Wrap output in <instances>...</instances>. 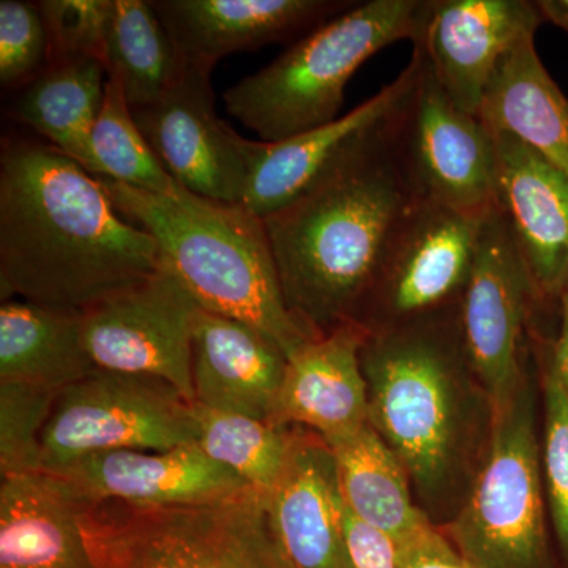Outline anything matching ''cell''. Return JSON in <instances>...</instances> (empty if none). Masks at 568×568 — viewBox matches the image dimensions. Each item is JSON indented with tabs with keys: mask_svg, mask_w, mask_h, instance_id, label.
<instances>
[{
	"mask_svg": "<svg viewBox=\"0 0 568 568\" xmlns=\"http://www.w3.org/2000/svg\"><path fill=\"white\" fill-rule=\"evenodd\" d=\"M182 61L213 70L234 52L304 39L349 9L343 0H159L151 2Z\"/></svg>",
	"mask_w": 568,
	"mask_h": 568,
	"instance_id": "obj_18",
	"label": "cell"
},
{
	"mask_svg": "<svg viewBox=\"0 0 568 568\" xmlns=\"http://www.w3.org/2000/svg\"><path fill=\"white\" fill-rule=\"evenodd\" d=\"M196 444L213 462L267 496L286 465L293 429L271 422L193 405Z\"/></svg>",
	"mask_w": 568,
	"mask_h": 568,
	"instance_id": "obj_28",
	"label": "cell"
},
{
	"mask_svg": "<svg viewBox=\"0 0 568 568\" xmlns=\"http://www.w3.org/2000/svg\"><path fill=\"white\" fill-rule=\"evenodd\" d=\"M478 118L489 132L511 134L568 175V97L541 62L536 36L504 55Z\"/></svg>",
	"mask_w": 568,
	"mask_h": 568,
	"instance_id": "obj_23",
	"label": "cell"
},
{
	"mask_svg": "<svg viewBox=\"0 0 568 568\" xmlns=\"http://www.w3.org/2000/svg\"><path fill=\"white\" fill-rule=\"evenodd\" d=\"M58 392L31 384L0 383V474L41 473V437Z\"/></svg>",
	"mask_w": 568,
	"mask_h": 568,
	"instance_id": "obj_31",
	"label": "cell"
},
{
	"mask_svg": "<svg viewBox=\"0 0 568 568\" xmlns=\"http://www.w3.org/2000/svg\"><path fill=\"white\" fill-rule=\"evenodd\" d=\"M162 267L155 241L69 155L11 138L0 156V291L82 313Z\"/></svg>",
	"mask_w": 568,
	"mask_h": 568,
	"instance_id": "obj_1",
	"label": "cell"
},
{
	"mask_svg": "<svg viewBox=\"0 0 568 568\" xmlns=\"http://www.w3.org/2000/svg\"><path fill=\"white\" fill-rule=\"evenodd\" d=\"M420 67L422 52L414 48L394 81L334 122L284 141L250 140V179L242 205L264 220L301 196L355 145L394 119L413 92Z\"/></svg>",
	"mask_w": 568,
	"mask_h": 568,
	"instance_id": "obj_15",
	"label": "cell"
},
{
	"mask_svg": "<svg viewBox=\"0 0 568 568\" xmlns=\"http://www.w3.org/2000/svg\"><path fill=\"white\" fill-rule=\"evenodd\" d=\"M99 181L118 211L155 241L162 264L200 308L252 325L287 357L312 342L284 302L263 219L183 189L166 196Z\"/></svg>",
	"mask_w": 568,
	"mask_h": 568,
	"instance_id": "obj_3",
	"label": "cell"
},
{
	"mask_svg": "<svg viewBox=\"0 0 568 568\" xmlns=\"http://www.w3.org/2000/svg\"><path fill=\"white\" fill-rule=\"evenodd\" d=\"M395 545L399 568H474L429 518Z\"/></svg>",
	"mask_w": 568,
	"mask_h": 568,
	"instance_id": "obj_34",
	"label": "cell"
},
{
	"mask_svg": "<svg viewBox=\"0 0 568 568\" xmlns=\"http://www.w3.org/2000/svg\"><path fill=\"white\" fill-rule=\"evenodd\" d=\"M538 339L568 394V293L560 304L558 334L552 338Z\"/></svg>",
	"mask_w": 568,
	"mask_h": 568,
	"instance_id": "obj_36",
	"label": "cell"
},
{
	"mask_svg": "<svg viewBox=\"0 0 568 568\" xmlns=\"http://www.w3.org/2000/svg\"><path fill=\"white\" fill-rule=\"evenodd\" d=\"M50 63V36L39 3L0 2V82L24 89Z\"/></svg>",
	"mask_w": 568,
	"mask_h": 568,
	"instance_id": "obj_32",
	"label": "cell"
},
{
	"mask_svg": "<svg viewBox=\"0 0 568 568\" xmlns=\"http://www.w3.org/2000/svg\"><path fill=\"white\" fill-rule=\"evenodd\" d=\"M544 24L529 0H432L420 39L433 77L459 110L480 115L504 55Z\"/></svg>",
	"mask_w": 568,
	"mask_h": 568,
	"instance_id": "obj_14",
	"label": "cell"
},
{
	"mask_svg": "<svg viewBox=\"0 0 568 568\" xmlns=\"http://www.w3.org/2000/svg\"><path fill=\"white\" fill-rule=\"evenodd\" d=\"M97 178L133 186L142 192L175 194L182 186L164 170L134 121L122 82L108 74L102 110L91 136Z\"/></svg>",
	"mask_w": 568,
	"mask_h": 568,
	"instance_id": "obj_29",
	"label": "cell"
},
{
	"mask_svg": "<svg viewBox=\"0 0 568 568\" xmlns=\"http://www.w3.org/2000/svg\"><path fill=\"white\" fill-rule=\"evenodd\" d=\"M429 10L432 0L354 2L227 89V114L263 142L284 141L334 122L354 74L396 41L416 43Z\"/></svg>",
	"mask_w": 568,
	"mask_h": 568,
	"instance_id": "obj_5",
	"label": "cell"
},
{
	"mask_svg": "<svg viewBox=\"0 0 568 568\" xmlns=\"http://www.w3.org/2000/svg\"><path fill=\"white\" fill-rule=\"evenodd\" d=\"M458 313L369 334L361 353L369 424L425 497L450 487L462 458L466 358Z\"/></svg>",
	"mask_w": 568,
	"mask_h": 568,
	"instance_id": "obj_4",
	"label": "cell"
},
{
	"mask_svg": "<svg viewBox=\"0 0 568 568\" xmlns=\"http://www.w3.org/2000/svg\"><path fill=\"white\" fill-rule=\"evenodd\" d=\"M114 6L115 0L39 2L50 36V61L61 58H95L104 63Z\"/></svg>",
	"mask_w": 568,
	"mask_h": 568,
	"instance_id": "obj_33",
	"label": "cell"
},
{
	"mask_svg": "<svg viewBox=\"0 0 568 568\" xmlns=\"http://www.w3.org/2000/svg\"><path fill=\"white\" fill-rule=\"evenodd\" d=\"M193 405L159 377L97 369L59 392L41 437V473L102 452L196 444Z\"/></svg>",
	"mask_w": 568,
	"mask_h": 568,
	"instance_id": "obj_8",
	"label": "cell"
},
{
	"mask_svg": "<svg viewBox=\"0 0 568 568\" xmlns=\"http://www.w3.org/2000/svg\"><path fill=\"white\" fill-rule=\"evenodd\" d=\"M567 293H568V278H567Z\"/></svg>",
	"mask_w": 568,
	"mask_h": 568,
	"instance_id": "obj_38",
	"label": "cell"
},
{
	"mask_svg": "<svg viewBox=\"0 0 568 568\" xmlns=\"http://www.w3.org/2000/svg\"><path fill=\"white\" fill-rule=\"evenodd\" d=\"M487 213L420 201L388 250L357 323L376 334L458 310Z\"/></svg>",
	"mask_w": 568,
	"mask_h": 568,
	"instance_id": "obj_10",
	"label": "cell"
},
{
	"mask_svg": "<svg viewBox=\"0 0 568 568\" xmlns=\"http://www.w3.org/2000/svg\"><path fill=\"white\" fill-rule=\"evenodd\" d=\"M82 503L52 474L2 478L0 568H99L82 530Z\"/></svg>",
	"mask_w": 568,
	"mask_h": 568,
	"instance_id": "obj_22",
	"label": "cell"
},
{
	"mask_svg": "<svg viewBox=\"0 0 568 568\" xmlns=\"http://www.w3.org/2000/svg\"><path fill=\"white\" fill-rule=\"evenodd\" d=\"M394 119L264 219L284 302L313 339L357 323L388 250L420 203L395 151Z\"/></svg>",
	"mask_w": 568,
	"mask_h": 568,
	"instance_id": "obj_2",
	"label": "cell"
},
{
	"mask_svg": "<svg viewBox=\"0 0 568 568\" xmlns=\"http://www.w3.org/2000/svg\"><path fill=\"white\" fill-rule=\"evenodd\" d=\"M369 331L347 323L287 357L286 373L267 422L335 439L368 424V386L361 353Z\"/></svg>",
	"mask_w": 568,
	"mask_h": 568,
	"instance_id": "obj_19",
	"label": "cell"
},
{
	"mask_svg": "<svg viewBox=\"0 0 568 568\" xmlns=\"http://www.w3.org/2000/svg\"><path fill=\"white\" fill-rule=\"evenodd\" d=\"M538 306L536 286L495 204L458 313L466 365L487 395L489 413L507 405L530 375L526 345Z\"/></svg>",
	"mask_w": 568,
	"mask_h": 568,
	"instance_id": "obj_9",
	"label": "cell"
},
{
	"mask_svg": "<svg viewBox=\"0 0 568 568\" xmlns=\"http://www.w3.org/2000/svg\"><path fill=\"white\" fill-rule=\"evenodd\" d=\"M106 71L122 82L132 110L159 100L183 62L151 2L115 0L106 44Z\"/></svg>",
	"mask_w": 568,
	"mask_h": 568,
	"instance_id": "obj_27",
	"label": "cell"
},
{
	"mask_svg": "<svg viewBox=\"0 0 568 568\" xmlns=\"http://www.w3.org/2000/svg\"><path fill=\"white\" fill-rule=\"evenodd\" d=\"M212 70L183 63L170 89L134 121L166 173L186 192L224 204H244L250 140L215 112Z\"/></svg>",
	"mask_w": 568,
	"mask_h": 568,
	"instance_id": "obj_13",
	"label": "cell"
},
{
	"mask_svg": "<svg viewBox=\"0 0 568 568\" xmlns=\"http://www.w3.org/2000/svg\"><path fill=\"white\" fill-rule=\"evenodd\" d=\"M339 517L355 568H399L396 545L390 537L369 528L338 499Z\"/></svg>",
	"mask_w": 568,
	"mask_h": 568,
	"instance_id": "obj_35",
	"label": "cell"
},
{
	"mask_svg": "<svg viewBox=\"0 0 568 568\" xmlns=\"http://www.w3.org/2000/svg\"><path fill=\"white\" fill-rule=\"evenodd\" d=\"M544 435L541 466L552 536L568 568V394L538 339Z\"/></svg>",
	"mask_w": 568,
	"mask_h": 568,
	"instance_id": "obj_30",
	"label": "cell"
},
{
	"mask_svg": "<svg viewBox=\"0 0 568 568\" xmlns=\"http://www.w3.org/2000/svg\"><path fill=\"white\" fill-rule=\"evenodd\" d=\"M81 525L99 568H295L254 489L205 506L84 499Z\"/></svg>",
	"mask_w": 568,
	"mask_h": 568,
	"instance_id": "obj_6",
	"label": "cell"
},
{
	"mask_svg": "<svg viewBox=\"0 0 568 568\" xmlns=\"http://www.w3.org/2000/svg\"><path fill=\"white\" fill-rule=\"evenodd\" d=\"M544 22L556 26L568 36V0H537Z\"/></svg>",
	"mask_w": 568,
	"mask_h": 568,
	"instance_id": "obj_37",
	"label": "cell"
},
{
	"mask_svg": "<svg viewBox=\"0 0 568 568\" xmlns=\"http://www.w3.org/2000/svg\"><path fill=\"white\" fill-rule=\"evenodd\" d=\"M104 77L106 65L100 59H51L43 73L22 89L11 112L52 148L97 175L91 136L102 110Z\"/></svg>",
	"mask_w": 568,
	"mask_h": 568,
	"instance_id": "obj_25",
	"label": "cell"
},
{
	"mask_svg": "<svg viewBox=\"0 0 568 568\" xmlns=\"http://www.w3.org/2000/svg\"><path fill=\"white\" fill-rule=\"evenodd\" d=\"M81 313L11 298L0 306V383L62 392L97 372Z\"/></svg>",
	"mask_w": 568,
	"mask_h": 568,
	"instance_id": "obj_24",
	"label": "cell"
},
{
	"mask_svg": "<svg viewBox=\"0 0 568 568\" xmlns=\"http://www.w3.org/2000/svg\"><path fill=\"white\" fill-rule=\"evenodd\" d=\"M196 302L166 267L81 313L82 338L103 372L166 381L194 403L192 345Z\"/></svg>",
	"mask_w": 568,
	"mask_h": 568,
	"instance_id": "obj_12",
	"label": "cell"
},
{
	"mask_svg": "<svg viewBox=\"0 0 568 568\" xmlns=\"http://www.w3.org/2000/svg\"><path fill=\"white\" fill-rule=\"evenodd\" d=\"M493 136L497 209L541 305L560 312L568 278V175L511 134Z\"/></svg>",
	"mask_w": 568,
	"mask_h": 568,
	"instance_id": "obj_16",
	"label": "cell"
},
{
	"mask_svg": "<svg viewBox=\"0 0 568 568\" xmlns=\"http://www.w3.org/2000/svg\"><path fill=\"white\" fill-rule=\"evenodd\" d=\"M291 429L286 465L265 496L275 536L295 568H355L339 517L331 448L310 429Z\"/></svg>",
	"mask_w": 568,
	"mask_h": 568,
	"instance_id": "obj_20",
	"label": "cell"
},
{
	"mask_svg": "<svg viewBox=\"0 0 568 568\" xmlns=\"http://www.w3.org/2000/svg\"><path fill=\"white\" fill-rule=\"evenodd\" d=\"M324 443L334 457L339 496L355 518L395 544L428 519L413 503L402 459L369 422Z\"/></svg>",
	"mask_w": 568,
	"mask_h": 568,
	"instance_id": "obj_26",
	"label": "cell"
},
{
	"mask_svg": "<svg viewBox=\"0 0 568 568\" xmlns=\"http://www.w3.org/2000/svg\"><path fill=\"white\" fill-rule=\"evenodd\" d=\"M489 418L484 466L440 532L474 568H566L549 529L532 376Z\"/></svg>",
	"mask_w": 568,
	"mask_h": 568,
	"instance_id": "obj_7",
	"label": "cell"
},
{
	"mask_svg": "<svg viewBox=\"0 0 568 568\" xmlns=\"http://www.w3.org/2000/svg\"><path fill=\"white\" fill-rule=\"evenodd\" d=\"M51 474L91 503L118 500L138 507L205 506L252 489L197 444L162 452H102Z\"/></svg>",
	"mask_w": 568,
	"mask_h": 568,
	"instance_id": "obj_17",
	"label": "cell"
},
{
	"mask_svg": "<svg viewBox=\"0 0 568 568\" xmlns=\"http://www.w3.org/2000/svg\"><path fill=\"white\" fill-rule=\"evenodd\" d=\"M286 366V353L263 332L197 308L192 345L196 405L268 420Z\"/></svg>",
	"mask_w": 568,
	"mask_h": 568,
	"instance_id": "obj_21",
	"label": "cell"
},
{
	"mask_svg": "<svg viewBox=\"0 0 568 568\" xmlns=\"http://www.w3.org/2000/svg\"><path fill=\"white\" fill-rule=\"evenodd\" d=\"M392 136L418 201L470 215L496 204L495 136L478 115L448 99L424 52L416 85L392 123Z\"/></svg>",
	"mask_w": 568,
	"mask_h": 568,
	"instance_id": "obj_11",
	"label": "cell"
}]
</instances>
